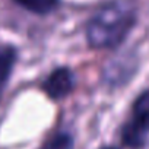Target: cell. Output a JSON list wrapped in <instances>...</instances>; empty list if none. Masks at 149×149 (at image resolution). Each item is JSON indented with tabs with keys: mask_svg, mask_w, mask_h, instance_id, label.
I'll return each instance as SVG.
<instances>
[{
	"mask_svg": "<svg viewBox=\"0 0 149 149\" xmlns=\"http://www.w3.org/2000/svg\"><path fill=\"white\" fill-rule=\"evenodd\" d=\"M139 12L133 0H108L85 22V40L94 50L121 47L137 25Z\"/></svg>",
	"mask_w": 149,
	"mask_h": 149,
	"instance_id": "1",
	"label": "cell"
},
{
	"mask_svg": "<svg viewBox=\"0 0 149 149\" xmlns=\"http://www.w3.org/2000/svg\"><path fill=\"white\" fill-rule=\"evenodd\" d=\"M121 143L129 149H142L149 140V86L133 100L120 130Z\"/></svg>",
	"mask_w": 149,
	"mask_h": 149,
	"instance_id": "2",
	"label": "cell"
},
{
	"mask_svg": "<svg viewBox=\"0 0 149 149\" xmlns=\"http://www.w3.org/2000/svg\"><path fill=\"white\" fill-rule=\"evenodd\" d=\"M76 85L78 79L74 72L69 66H57L42 79L41 91L48 100L57 102L70 97L76 89Z\"/></svg>",
	"mask_w": 149,
	"mask_h": 149,
	"instance_id": "3",
	"label": "cell"
},
{
	"mask_svg": "<svg viewBox=\"0 0 149 149\" xmlns=\"http://www.w3.org/2000/svg\"><path fill=\"white\" fill-rule=\"evenodd\" d=\"M18 63V50L13 45H0V100Z\"/></svg>",
	"mask_w": 149,
	"mask_h": 149,
	"instance_id": "4",
	"label": "cell"
},
{
	"mask_svg": "<svg viewBox=\"0 0 149 149\" xmlns=\"http://www.w3.org/2000/svg\"><path fill=\"white\" fill-rule=\"evenodd\" d=\"M13 2L24 10L38 16L51 15L61 6V0H13Z\"/></svg>",
	"mask_w": 149,
	"mask_h": 149,
	"instance_id": "5",
	"label": "cell"
},
{
	"mask_svg": "<svg viewBox=\"0 0 149 149\" xmlns=\"http://www.w3.org/2000/svg\"><path fill=\"white\" fill-rule=\"evenodd\" d=\"M38 149H74V137L70 132L60 130L47 137Z\"/></svg>",
	"mask_w": 149,
	"mask_h": 149,
	"instance_id": "6",
	"label": "cell"
},
{
	"mask_svg": "<svg viewBox=\"0 0 149 149\" xmlns=\"http://www.w3.org/2000/svg\"><path fill=\"white\" fill-rule=\"evenodd\" d=\"M100 149H118L117 146H113V145H105V146H101Z\"/></svg>",
	"mask_w": 149,
	"mask_h": 149,
	"instance_id": "7",
	"label": "cell"
}]
</instances>
